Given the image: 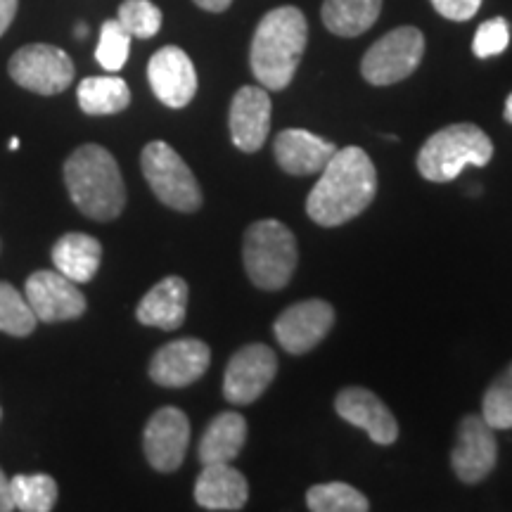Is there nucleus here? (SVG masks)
<instances>
[{"mask_svg":"<svg viewBox=\"0 0 512 512\" xmlns=\"http://www.w3.org/2000/svg\"><path fill=\"white\" fill-rule=\"evenodd\" d=\"M377 195V171L366 150H337L306 197V214L323 228H337L363 214Z\"/></svg>","mask_w":512,"mask_h":512,"instance_id":"1","label":"nucleus"},{"mask_svg":"<svg viewBox=\"0 0 512 512\" xmlns=\"http://www.w3.org/2000/svg\"><path fill=\"white\" fill-rule=\"evenodd\" d=\"M309 41V24L304 12L283 5L264 15L254 31L249 48V67L266 91H283L297 74Z\"/></svg>","mask_w":512,"mask_h":512,"instance_id":"2","label":"nucleus"},{"mask_svg":"<svg viewBox=\"0 0 512 512\" xmlns=\"http://www.w3.org/2000/svg\"><path fill=\"white\" fill-rule=\"evenodd\" d=\"M64 183L76 209L93 221L117 219L126 207V185L119 164L102 145L76 147L64 162Z\"/></svg>","mask_w":512,"mask_h":512,"instance_id":"3","label":"nucleus"},{"mask_svg":"<svg viewBox=\"0 0 512 512\" xmlns=\"http://www.w3.org/2000/svg\"><path fill=\"white\" fill-rule=\"evenodd\" d=\"M494 157V143L477 124H451L434 136L418 152V171L432 183H451L467 166L482 169Z\"/></svg>","mask_w":512,"mask_h":512,"instance_id":"4","label":"nucleus"},{"mask_svg":"<svg viewBox=\"0 0 512 512\" xmlns=\"http://www.w3.org/2000/svg\"><path fill=\"white\" fill-rule=\"evenodd\" d=\"M297 259V240L285 223L264 219L247 228L242 261H245L247 278L259 290H283L297 268Z\"/></svg>","mask_w":512,"mask_h":512,"instance_id":"5","label":"nucleus"},{"mask_svg":"<svg viewBox=\"0 0 512 512\" xmlns=\"http://www.w3.org/2000/svg\"><path fill=\"white\" fill-rule=\"evenodd\" d=\"M143 176L157 200L166 207L192 214L202 207V190L190 166L164 140H152L140 155Z\"/></svg>","mask_w":512,"mask_h":512,"instance_id":"6","label":"nucleus"},{"mask_svg":"<svg viewBox=\"0 0 512 512\" xmlns=\"http://www.w3.org/2000/svg\"><path fill=\"white\" fill-rule=\"evenodd\" d=\"M425 55V36L415 27H399L375 41L361 60L363 79L373 86H392L408 79Z\"/></svg>","mask_w":512,"mask_h":512,"instance_id":"7","label":"nucleus"},{"mask_svg":"<svg viewBox=\"0 0 512 512\" xmlns=\"http://www.w3.org/2000/svg\"><path fill=\"white\" fill-rule=\"evenodd\" d=\"M8 72L17 86L38 95L64 93L74 81V62L62 48L31 43L10 57Z\"/></svg>","mask_w":512,"mask_h":512,"instance_id":"8","label":"nucleus"},{"mask_svg":"<svg viewBox=\"0 0 512 512\" xmlns=\"http://www.w3.org/2000/svg\"><path fill=\"white\" fill-rule=\"evenodd\" d=\"M278 373V358L266 344H247L235 351L223 375V396L233 406L254 403L271 387Z\"/></svg>","mask_w":512,"mask_h":512,"instance_id":"9","label":"nucleus"},{"mask_svg":"<svg viewBox=\"0 0 512 512\" xmlns=\"http://www.w3.org/2000/svg\"><path fill=\"white\" fill-rule=\"evenodd\" d=\"M498 460V441L494 427L482 415H465L458 425L451 465L463 484H479L494 472Z\"/></svg>","mask_w":512,"mask_h":512,"instance_id":"10","label":"nucleus"},{"mask_svg":"<svg viewBox=\"0 0 512 512\" xmlns=\"http://www.w3.org/2000/svg\"><path fill=\"white\" fill-rule=\"evenodd\" d=\"M335 325V309L323 299L297 302L275 318L273 332L287 354H306L316 349Z\"/></svg>","mask_w":512,"mask_h":512,"instance_id":"11","label":"nucleus"},{"mask_svg":"<svg viewBox=\"0 0 512 512\" xmlns=\"http://www.w3.org/2000/svg\"><path fill=\"white\" fill-rule=\"evenodd\" d=\"M24 297L36 320L43 323H64V320L81 318L86 311V297L81 294L79 283L60 271L31 273L24 285Z\"/></svg>","mask_w":512,"mask_h":512,"instance_id":"12","label":"nucleus"},{"mask_svg":"<svg viewBox=\"0 0 512 512\" xmlns=\"http://www.w3.org/2000/svg\"><path fill=\"white\" fill-rule=\"evenodd\" d=\"M190 446V420L181 408L164 406L147 420L143 448L157 472H174L183 465Z\"/></svg>","mask_w":512,"mask_h":512,"instance_id":"13","label":"nucleus"},{"mask_svg":"<svg viewBox=\"0 0 512 512\" xmlns=\"http://www.w3.org/2000/svg\"><path fill=\"white\" fill-rule=\"evenodd\" d=\"M152 93L162 105L181 110L197 93V72L188 53L176 46L159 48L147 64Z\"/></svg>","mask_w":512,"mask_h":512,"instance_id":"14","label":"nucleus"},{"mask_svg":"<svg viewBox=\"0 0 512 512\" xmlns=\"http://www.w3.org/2000/svg\"><path fill=\"white\" fill-rule=\"evenodd\" d=\"M271 117H273V105L271 95L266 88L259 86H242L235 93L233 102H230V114H228V126H230V138L238 150L247 152H259L264 147L268 131H271Z\"/></svg>","mask_w":512,"mask_h":512,"instance_id":"15","label":"nucleus"},{"mask_svg":"<svg viewBox=\"0 0 512 512\" xmlns=\"http://www.w3.org/2000/svg\"><path fill=\"white\" fill-rule=\"evenodd\" d=\"M209 363L211 351L202 339H176L152 356L150 377L159 387L181 389L200 380L209 370Z\"/></svg>","mask_w":512,"mask_h":512,"instance_id":"16","label":"nucleus"},{"mask_svg":"<svg viewBox=\"0 0 512 512\" xmlns=\"http://www.w3.org/2000/svg\"><path fill=\"white\" fill-rule=\"evenodd\" d=\"M335 411L349 425L366 430L368 437L380 446H389L399 439V422L384 403L363 387H347L337 394Z\"/></svg>","mask_w":512,"mask_h":512,"instance_id":"17","label":"nucleus"},{"mask_svg":"<svg viewBox=\"0 0 512 512\" xmlns=\"http://www.w3.org/2000/svg\"><path fill=\"white\" fill-rule=\"evenodd\" d=\"M273 152L285 174L313 176L325 169L337 147L328 138H320L304 128H287L275 136Z\"/></svg>","mask_w":512,"mask_h":512,"instance_id":"18","label":"nucleus"},{"mask_svg":"<svg viewBox=\"0 0 512 512\" xmlns=\"http://www.w3.org/2000/svg\"><path fill=\"white\" fill-rule=\"evenodd\" d=\"M188 283L178 275L159 280L150 292L140 299L136 318L147 328L159 330H178L185 323V311H188Z\"/></svg>","mask_w":512,"mask_h":512,"instance_id":"19","label":"nucleus"},{"mask_svg":"<svg viewBox=\"0 0 512 512\" xmlns=\"http://www.w3.org/2000/svg\"><path fill=\"white\" fill-rule=\"evenodd\" d=\"M249 498L247 479L230 463L204 465L195 484V501L204 510H242Z\"/></svg>","mask_w":512,"mask_h":512,"instance_id":"20","label":"nucleus"},{"mask_svg":"<svg viewBox=\"0 0 512 512\" xmlns=\"http://www.w3.org/2000/svg\"><path fill=\"white\" fill-rule=\"evenodd\" d=\"M102 261V245L86 233H67L55 242V271L67 275L74 283H91Z\"/></svg>","mask_w":512,"mask_h":512,"instance_id":"21","label":"nucleus"},{"mask_svg":"<svg viewBox=\"0 0 512 512\" xmlns=\"http://www.w3.org/2000/svg\"><path fill=\"white\" fill-rule=\"evenodd\" d=\"M247 441V420L240 413L228 411L216 415L209 422L200 439V460L202 465L209 463H233L240 456L242 446Z\"/></svg>","mask_w":512,"mask_h":512,"instance_id":"22","label":"nucleus"},{"mask_svg":"<svg viewBox=\"0 0 512 512\" xmlns=\"http://www.w3.org/2000/svg\"><path fill=\"white\" fill-rule=\"evenodd\" d=\"M382 12V0H325L323 24L335 36H361L377 22Z\"/></svg>","mask_w":512,"mask_h":512,"instance_id":"23","label":"nucleus"},{"mask_svg":"<svg viewBox=\"0 0 512 512\" xmlns=\"http://www.w3.org/2000/svg\"><path fill=\"white\" fill-rule=\"evenodd\" d=\"M79 107L91 117H110L131 105V91L119 76H88L79 83Z\"/></svg>","mask_w":512,"mask_h":512,"instance_id":"24","label":"nucleus"},{"mask_svg":"<svg viewBox=\"0 0 512 512\" xmlns=\"http://www.w3.org/2000/svg\"><path fill=\"white\" fill-rule=\"evenodd\" d=\"M15 510L50 512L57 503V482L50 475H17L10 479Z\"/></svg>","mask_w":512,"mask_h":512,"instance_id":"25","label":"nucleus"},{"mask_svg":"<svg viewBox=\"0 0 512 512\" xmlns=\"http://www.w3.org/2000/svg\"><path fill=\"white\" fill-rule=\"evenodd\" d=\"M306 505L313 512H368L370 503L361 491L344 482H328L311 486Z\"/></svg>","mask_w":512,"mask_h":512,"instance_id":"26","label":"nucleus"},{"mask_svg":"<svg viewBox=\"0 0 512 512\" xmlns=\"http://www.w3.org/2000/svg\"><path fill=\"white\" fill-rule=\"evenodd\" d=\"M36 328V316L17 287L0 280V332L12 337H29Z\"/></svg>","mask_w":512,"mask_h":512,"instance_id":"27","label":"nucleus"},{"mask_svg":"<svg viewBox=\"0 0 512 512\" xmlns=\"http://www.w3.org/2000/svg\"><path fill=\"white\" fill-rule=\"evenodd\" d=\"M482 418L494 430H512V363L486 389Z\"/></svg>","mask_w":512,"mask_h":512,"instance_id":"28","label":"nucleus"},{"mask_svg":"<svg viewBox=\"0 0 512 512\" xmlns=\"http://www.w3.org/2000/svg\"><path fill=\"white\" fill-rule=\"evenodd\" d=\"M128 53H131V34L121 27L119 19H107L100 29L95 60H98V64L105 72L117 74L119 69H124Z\"/></svg>","mask_w":512,"mask_h":512,"instance_id":"29","label":"nucleus"},{"mask_svg":"<svg viewBox=\"0 0 512 512\" xmlns=\"http://www.w3.org/2000/svg\"><path fill=\"white\" fill-rule=\"evenodd\" d=\"M117 19L131 38H152L162 29V10L150 0H124Z\"/></svg>","mask_w":512,"mask_h":512,"instance_id":"30","label":"nucleus"},{"mask_svg":"<svg viewBox=\"0 0 512 512\" xmlns=\"http://www.w3.org/2000/svg\"><path fill=\"white\" fill-rule=\"evenodd\" d=\"M510 43V27L503 17L486 19L484 24H479L475 41H472V53H475L479 60H489V57H496L505 53Z\"/></svg>","mask_w":512,"mask_h":512,"instance_id":"31","label":"nucleus"},{"mask_svg":"<svg viewBox=\"0 0 512 512\" xmlns=\"http://www.w3.org/2000/svg\"><path fill=\"white\" fill-rule=\"evenodd\" d=\"M434 10L451 22H467L477 15L482 0H430Z\"/></svg>","mask_w":512,"mask_h":512,"instance_id":"32","label":"nucleus"},{"mask_svg":"<svg viewBox=\"0 0 512 512\" xmlns=\"http://www.w3.org/2000/svg\"><path fill=\"white\" fill-rule=\"evenodd\" d=\"M19 0H0V36L10 29L12 19L17 15Z\"/></svg>","mask_w":512,"mask_h":512,"instance_id":"33","label":"nucleus"},{"mask_svg":"<svg viewBox=\"0 0 512 512\" xmlns=\"http://www.w3.org/2000/svg\"><path fill=\"white\" fill-rule=\"evenodd\" d=\"M15 510L12 505V494H10V479L5 477V472L0 470V512Z\"/></svg>","mask_w":512,"mask_h":512,"instance_id":"34","label":"nucleus"},{"mask_svg":"<svg viewBox=\"0 0 512 512\" xmlns=\"http://www.w3.org/2000/svg\"><path fill=\"white\" fill-rule=\"evenodd\" d=\"M192 3H195L197 8H202L207 12H223V10H228L230 5H233V0H192Z\"/></svg>","mask_w":512,"mask_h":512,"instance_id":"35","label":"nucleus"},{"mask_svg":"<svg viewBox=\"0 0 512 512\" xmlns=\"http://www.w3.org/2000/svg\"><path fill=\"white\" fill-rule=\"evenodd\" d=\"M503 117L508 124H512V93L508 95V100H505V110H503Z\"/></svg>","mask_w":512,"mask_h":512,"instance_id":"36","label":"nucleus"},{"mask_svg":"<svg viewBox=\"0 0 512 512\" xmlns=\"http://www.w3.org/2000/svg\"><path fill=\"white\" fill-rule=\"evenodd\" d=\"M86 34H88L86 24H79V29H76V36H79V38H86Z\"/></svg>","mask_w":512,"mask_h":512,"instance_id":"37","label":"nucleus"},{"mask_svg":"<svg viewBox=\"0 0 512 512\" xmlns=\"http://www.w3.org/2000/svg\"><path fill=\"white\" fill-rule=\"evenodd\" d=\"M17 147H19V138H12L10 140V150H17Z\"/></svg>","mask_w":512,"mask_h":512,"instance_id":"38","label":"nucleus"},{"mask_svg":"<svg viewBox=\"0 0 512 512\" xmlns=\"http://www.w3.org/2000/svg\"><path fill=\"white\" fill-rule=\"evenodd\" d=\"M0 418H3V411H0Z\"/></svg>","mask_w":512,"mask_h":512,"instance_id":"39","label":"nucleus"}]
</instances>
